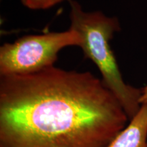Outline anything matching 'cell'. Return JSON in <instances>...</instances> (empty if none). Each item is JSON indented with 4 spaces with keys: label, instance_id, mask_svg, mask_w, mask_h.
Instances as JSON below:
<instances>
[{
    "label": "cell",
    "instance_id": "3957f363",
    "mask_svg": "<svg viewBox=\"0 0 147 147\" xmlns=\"http://www.w3.org/2000/svg\"><path fill=\"white\" fill-rule=\"evenodd\" d=\"M81 41L78 33L69 28L5 43L0 48V76L34 73L54 65L61 50L71 46L80 47Z\"/></svg>",
    "mask_w": 147,
    "mask_h": 147
},
{
    "label": "cell",
    "instance_id": "8992f818",
    "mask_svg": "<svg viewBox=\"0 0 147 147\" xmlns=\"http://www.w3.org/2000/svg\"><path fill=\"white\" fill-rule=\"evenodd\" d=\"M140 103L141 105H143V104L147 105V85L142 89V93L140 97Z\"/></svg>",
    "mask_w": 147,
    "mask_h": 147
},
{
    "label": "cell",
    "instance_id": "6da1fadb",
    "mask_svg": "<svg viewBox=\"0 0 147 147\" xmlns=\"http://www.w3.org/2000/svg\"><path fill=\"white\" fill-rule=\"evenodd\" d=\"M128 120L89 71L0 76V147H108Z\"/></svg>",
    "mask_w": 147,
    "mask_h": 147
},
{
    "label": "cell",
    "instance_id": "7a4b0ae2",
    "mask_svg": "<svg viewBox=\"0 0 147 147\" xmlns=\"http://www.w3.org/2000/svg\"><path fill=\"white\" fill-rule=\"evenodd\" d=\"M70 27L81 38L84 56L97 66L102 80L125 112L129 120L138 113L142 89L132 87L124 81L110 41L120 30L115 16H108L101 11L87 12L76 0H69Z\"/></svg>",
    "mask_w": 147,
    "mask_h": 147
},
{
    "label": "cell",
    "instance_id": "5b68a950",
    "mask_svg": "<svg viewBox=\"0 0 147 147\" xmlns=\"http://www.w3.org/2000/svg\"><path fill=\"white\" fill-rule=\"evenodd\" d=\"M69 0H21L22 4L30 10H46Z\"/></svg>",
    "mask_w": 147,
    "mask_h": 147
},
{
    "label": "cell",
    "instance_id": "277c9868",
    "mask_svg": "<svg viewBox=\"0 0 147 147\" xmlns=\"http://www.w3.org/2000/svg\"><path fill=\"white\" fill-rule=\"evenodd\" d=\"M147 105H141L129 123L108 147H147Z\"/></svg>",
    "mask_w": 147,
    "mask_h": 147
}]
</instances>
